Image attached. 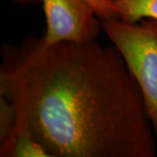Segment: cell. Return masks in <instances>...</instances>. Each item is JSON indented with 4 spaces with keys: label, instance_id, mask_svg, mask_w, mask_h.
<instances>
[{
    "label": "cell",
    "instance_id": "6da1fadb",
    "mask_svg": "<svg viewBox=\"0 0 157 157\" xmlns=\"http://www.w3.org/2000/svg\"><path fill=\"white\" fill-rule=\"evenodd\" d=\"M0 95L49 157H154L156 138L139 85L115 45L97 39L6 46Z\"/></svg>",
    "mask_w": 157,
    "mask_h": 157
},
{
    "label": "cell",
    "instance_id": "7a4b0ae2",
    "mask_svg": "<svg viewBox=\"0 0 157 157\" xmlns=\"http://www.w3.org/2000/svg\"><path fill=\"white\" fill-rule=\"evenodd\" d=\"M101 24L139 85L157 140V19L127 23L109 17L101 19Z\"/></svg>",
    "mask_w": 157,
    "mask_h": 157
},
{
    "label": "cell",
    "instance_id": "3957f363",
    "mask_svg": "<svg viewBox=\"0 0 157 157\" xmlns=\"http://www.w3.org/2000/svg\"><path fill=\"white\" fill-rule=\"evenodd\" d=\"M46 20L45 46L63 41L84 43L97 39L101 19L86 0H41Z\"/></svg>",
    "mask_w": 157,
    "mask_h": 157
},
{
    "label": "cell",
    "instance_id": "277c9868",
    "mask_svg": "<svg viewBox=\"0 0 157 157\" xmlns=\"http://www.w3.org/2000/svg\"><path fill=\"white\" fill-rule=\"evenodd\" d=\"M1 157H49L35 139L28 125L16 117L15 126L5 141L0 143Z\"/></svg>",
    "mask_w": 157,
    "mask_h": 157
},
{
    "label": "cell",
    "instance_id": "5b68a950",
    "mask_svg": "<svg viewBox=\"0 0 157 157\" xmlns=\"http://www.w3.org/2000/svg\"><path fill=\"white\" fill-rule=\"evenodd\" d=\"M118 18L136 23L147 17L157 19V0H112Z\"/></svg>",
    "mask_w": 157,
    "mask_h": 157
},
{
    "label": "cell",
    "instance_id": "8992f818",
    "mask_svg": "<svg viewBox=\"0 0 157 157\" xmlns=\"http://www.w3.org/2000/svg\"><path fill=\"white\" fill-rule=\"evenodd\" d=\"M16 122V109L11 101L0 95V143L7 139Z\"/></svg>",
    "mask_w": 157,
    "mask_h": 157
},
{
    "label": "cell",
    "instance_id": "52a82bcc",
    "mask_svg": "<svg viewBox=\"0 0 157 157\" xmlns=\"http://www.w3.org/2000/svg\"><path fill=\"white\" fill-rule=\"evenodd\" d=\"M21 5L37 4L41 0H12ZM94 7L96 15L100 19H105L109 17H117L115 10L113 8L112 0H86Z\"/></svg>",
    "mask_w": 157,
    "mask_h": 157
}]
</instances>
